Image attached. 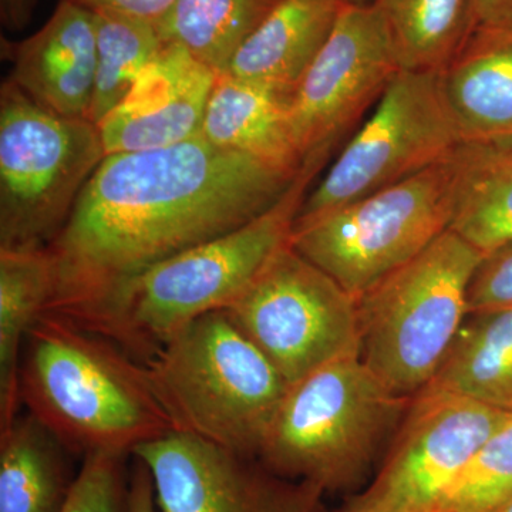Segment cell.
Masks as SVG:
<instances>
[{"label": "cell", "mask_w": 512, "mask_h": 512, "mask_svg": "<svg viewBox=\"0 0 512 512\" xmlns=\"http://www.w3.org/2000/svg\"><path fill=\"white\" fill-rule=\"evenodd\" d=\"M510 413L443 390L410 400L386 460L357 500L383 512H436Z\"/></svg>", "instance_id": "obj_11"}, {"label": "cell", "mask_w": 512, "mask_h": 512, "mask_svg": "<svg viewBox=\"0 0 512 512\" xmlns=\"http://www.w3.org/2000/svg\"><path fill=\"white\" fill-rule=\"evenodd\" d=\"M218 76L183 46L165 43L97 126L106 156L157 150L200 136Z\"/></svg>", "instance_id": "obj_14"}, {"label": "cell", "mask_w": 512, "mask_h": 512, "mask_svg": "<svg viewBox=\"0 0 512 512\" xmlns=\"http://www.w3.org/2000/svg\"><path fill=\"white\" fill-rule=\"evenodd\" d=\"M133 456L153 476L160 512H326L318 485L192 434L171 431Z\"/></svg>", "instance_id": "obj_13"}, {"label": "cell", "mask_w": 512, "mask_h": 512, "mask_svg": "<svg viewBox=\"0 0 512 512\" xmlns=\"http://www.w3.org/2000/svg\"><path fill=\"white\" fill-rule=\"evenodd\" d=\"M343 6L282 0L242 43L224 74L291 96L328 42Z\"/></svg>", "instance_id": "obj_17"}, {"label": "cell", "mask_w": 512, "mask_h": 512, "mask_svg": "<svg viewBox=\"0 0 512 512\" xmlns=\"http://www.w3.org/2000/svg\"><path fill=\"white\" fill-rule=\"evenodd\" d=\"M495 512H512V498L510 501H508L507 504H504L503 507L500 508V510H497Z\"/></svg>", "instance_id": "obj_35"}, {"label": "cell", "mask_w": 512, "mask_h": 512, "mask_svg": "<svg viewBox=\"0 0 512 512\" xmlns=\"http://www.w3.org/2000/svg\"><path fill=\"white\" fill-rule=\"evenodd\" d=\"M450 229L481 254L512 242V140L461 144Z\"/></svg>", "instance_id": "obj_21"}, {"label": "cell", "mask_w": 512, "mask_h": 512, "mask_svg": "<svg viewBox=\"0 0 512 512\" xmlns=\"http://www.w3.org/2000/svg\"><path fill=\"white\" fill-rule=\"evenodd\" d=\"M299 171L214 146L201 134L157 150L109 154L47 247L55 271L47 312L103 335L138 276L255 220Z\"/></svg>", "instance_id": "obj_1"}, {"label": "cell", "mask_w": 512, "mask_h": 512, "mask_svg": "<svg viewBox=\"0 0 512 512\" xmlns=\"http://www.w3.org/2000/svg\"><path fill=\"white\" fill-rule=\"evenodd\" d=\"M288 94L220 74L208 103L201 136L298 173L305 164L293 138Z\"/></svg>", "instance_id": "obj_18"}, {"label": "cell", "mask_w": 512, "mask_h": 512, "mask_svg": "<svg viewBox=\"0 0 512 512\" xmlns=\"http://www.w3.org/2000/svg\"><path fill=\"white\" fill-rule=\"evenodd\" d=\"M99 127L0 89V249L49 247L103 158Z\"/></svg>", "instance_id": "obj_7"}, {"label": "cell", "mask_w": 512, "mask_h": 512, "mask_svg": "<svg viewBox=\"0 0 512 512\" xmlns=\"http://www.w3.org/2000/svg\"><path fill=\"white\" fill-rule=\"evenodd\" d=\"M333 2H338L340 5L345 6H367L373 5L376 0H333Z\"/></svg>", "instance_id": "obj_34"}, {"label": "cell", "mask_w": 512, "mask_h": 512, "mask_svg": "<svg viewBox=\"0 0 512 512\" xmlns=\"http://www.w3.org/2000/svg\"><path fill=\"white\" fill-rule=\"evenodd\" d=\"M454 154L400 183L295 225L292 247L359 299L450 229Z\"/></svg>", "instance_id": "obj_8"}, {"label": "cell", "mask_w": 512, "mask_h": 512, "mask_svg": "<svg viewBox=\"0 0 512 512\" xmlns=\"http://www.w3.org/2000/svg\"><path fill=\"white\" fill-rule=\"evenodd\" d=\"M134 458L136 461L130 471L128 512H157L153 476L140 458Z\"/></svg>", "instance_id": "obj_30"}, {"label": "cell", "mask_w": 512, "mask_h": 512, "mask_svg": "<svg viewBox=\"0 0 512 512\" xmlns=\"http://www.w3.org/2000/svg\"><path fill=\"white\" fill-rule=\"evenodd\" d=\"M37 0H0V20L12 32L23 30L32 20Z\"/></svg>", "instance_id": "obj_32"}, {"label": "cell", "mask_w": 512, "mask_h": 512, "mask_svg": "<svg viewBox=\"0 0 512 512\" xmlns=\"http://www.w3.org/2000/svg\"><path fill=\"white\" fill-rule=\"evenodd\" d=\"M289 386L360 355L357 299L289 242L224 311Z\"/></svg>", "instance_id": "obj_10"}, {"label": "cell", "mask_w": 512, "mask_h": 512, "mask_svg": "<svg viewBox=\"0 0 512 512\" xmlns=\"http://www.w3.org/2000/svg\"><path fill=\"white\" fill-rule=\"evenodd\" d=\"M512 306V242L485 255L468 289V315Z\"/></svg>", "instance_id": "obj_28"}, {"label": "cell", "mask_w": 512, "mask_h": 512, "mask_svg": "<svg viewBox=\"0 0 512 512\" xmlns=\"http://www.w3.org/2000/svg\"><path fill=\"white\" fill-rule=\"evenodd\" d=\"M73 454L33 414L0 431V512H62L77 474Z\"/></svg>", "instance_id": "obj_19"}, {"label": "cell", "mask_w": 512, "mask_h": 512, "mask_svg": "<svg viewBox=\"0 0 512 512\" xmlns=\"http://www.w3.org/2000/svg\"><path fill=\"white\" fill-rule=\"evenodd\" d=\"M474 28L512 25V0H473Z\"/></svg>", "instance_id": "obj_31"}, {"label": "cell", "mask_w": 512, "mask_h": 512, "mask_svg": "<svg viewBox=\"0 0 512 512\" xmlns=\"http://www.w3.org/2000/svg\"><path fill=\"white\" fill-rule=\"evenodd\" d=\"M439 512H443V511H439Z\"/></svg>", "instance_id": "obj_36"}, {"label": "cell", "mask_w": 512, "mask_h": 512, "mask_svg": "<svg viewBox=\"0 0 512 512\" xmlns=\"http://www.w3.org/2000/svg\"><path fill=\"white\" fill-rule=\"evenodd\" d=\"M12 60L9 79L45 109L90 120L96 83L97 42L93 10L60 0L35 35L2 42Z\"/></svg>", "instance_id": "obj_15"}, {"label": "cell", "mask_w": 512, "mask_h": 512, "mask_svg": "<svg viewBox=\"0 0 512 512\" xmlns=\"http://www.w3.org/2000/svg\"><path fill=\"white\" fill-rule=\"evenodd\" d=\"M412 397L397 396L363 363L340 357L292 384L259 460L326 493L362 483Z\"/></svg>", "instance_id": "obj_5"}, {"label": "cell", "mask_w": 512, "mask_h": 512, "mask_svg": "<svg viewBox=\"0 0 512 512\" xmlns=\"http://www.w3.org/2000/svg\"><path fill=\"white\" fill-rule=\"evenodd\" d=\"M126 458L109 451L86 454L62 512H128Z\"/></svg>", "instance_id": "obj_27"}, {"label": "cell", "mask_w": 512, "mask_h": 512, "mask_svg": "<svg viewBox=\"0 0 512 512\" xmlns=\"http://www.w3.org/2000/svg\"><path fill=\"white\" fill-rule=\"evenodd\" d=\"M424 389L512 413V306L468 315Z\"/></svg>", "instance_id": "obj_22"}, {"label": "cell", "mask_w": 512, "mask_h": 512, "mask_svg": "<svg viewBox=\"0 0 512 512\" xmlns=\"http://www.w3.org/2000/svg\"><path fill=\"white\" fill-rule=\"evenodd\" d=\"M400 72L379 8L343 6L328 42L289 97V120L302 160L328 156L363 111Z\"/></svg>", "instance_id": "obj_12"}, {"label": "cell", "mask_w": 512, "mask_h": 512, "mask_svg": "<svg viewBox=\"0 0 512 512\" xmlns=\"http://www.w3.org/2000/svg\"><path fill=\"white\" fill-rule=\"evenodd\" d=\"M53 289L55 271L47 248L0 249V431L20 414L23 348L49 309Z\"/></svg>", "instance_id": "obj_20"}, {"label": "cell", "mask_w": 512, "mask_h": 512, "mask_svg": "<svg viewBox=\"0 0 512 512\" xmlns=\"http://www.w3.org/2000/svg\"><path fill=\"white\" fill-rule=\"evenodd\" d=\"M461 144L441 72L400 70L377 100L372 117L305 198L295 225L433 167Z\"/></svg>", "instance_id": "obj_9"}, {"label": "cell", "mask_w": 512, "mask_h": 512, "mask_svg": "<svg viewBox=\"0 0 512 512\" xmlns=\"http://www.w3.org/2000/svg\"><path fill=\"white\" fill-rule=\"evenodd\" d=\"M20 402L73 454L130 456L174 431L143 363L113 340L46 312L26 339Z\"/></svg>", "instance_id": "obj_2"}, {"label": "cell", "mask_w": 512, "mask_h": 512, "mask_svg": "<svg viewBox=\"0 0 512 512\" xmlns=\"http://www.w3.org/2000/svg\"><path fill=\"white\" fill-rule=\"evenodd\" d=\"M67 2L76 3L90 10H120V12L130 13V15L140 16L157 23L171 8L174 0H67Z\"/></svg>", "instance_id": "obj_29"}, {"label": "cell", "mask_w": 512, "mask_h": 512, "mask_svg": "<svg viewBox=\"0 0 512 512\" xmlns=\"http://www.w3.org/2000/svg\"><path fill=\"white\" fill-rule=\"evenodd\" d=\"M512 498V413L484 441L436 512H495Z\"/></svg>", "instance_id": "obj_26"}, {"label": "cell", "mask_w": 512, "mask_h": 512, "mask_svg": "<svg viewBox=\"0 0 512 512\" xmlns=\"http://www.w3.org/2000/svg\"><path fill=\"white\" fill-rule=\"evenodd\" d=\"M143 365L174 431L249 457L291 387L224 311L194 320Z\"/></svg>", "instance_id": "obj_4"}, {"label": "cell", "mask_w": 512, "mask_h": 512, "mask_svg": "<svg viewBox=\"0 0 512 512\" xmlns=\"http://www.w3.org/2000/svg\"><path fill=\"white\" fill-rule=\"evenodd\" d=\"M484 256L447 229L357 299L360 357L397 396H416L436 376Z\"/></svg>", "instance_id": "obj_6"}, {"label": "cell", "mask_w": 512, "mask_h": 512, "mask_svg": "<svg viewBox=\"0 0 512 512\" xmlns=\"http://www.w3.org/2000/svg\"><path fill=\"white\" fill-rule=\"evenodd\" d=\"M325 160H306L284 197L255 220L138 276L120 296L101 336L144 363L194 320L225 311L291 242L308 185Z\"/></svg>", "instance_id": "obj_3"}, {"label": "cell", "mask_w": 512, "mask_h": 512, "mask_svg": "<svg viewBox=\"0 0 512 512\" xmlns=\"http://www.w3.org/2000/svg\"><path fill=\"white\" fill-rule=\"evenodd\" d=\"M441 76L463 144L512 140V25L474 28Z\"/></svg>", "instance_id": "obj_16"}, {"label": "cell", "mask_w": 512, "mask_h": 512, "mask_svg": "<svg viewBox=\"0 0 512 512\" xmlns=\"http://www.w3.org/2000/svg\"><path fill=\"white\" fill-rule=\"evenodd\" d=\"M282 0H174L157 26L164 43L183 46L224 74L242 43Z\"/></svg>", "instance_id": "obj_24"}, {"label": "cell", "mask_w": 512, "mask_h": 512, "mask_svg": "<svg viewBox=\"0 0 512 512\" xmlns=\"http://www.w3.org/2000/svg\"><path fill=\"white\" fill-rule=\"evenodd\" d=\"M400 70L443 72L474 29L473 0H376Z\"/></svg>", "instance_id": "obj_23"}, {"label": "cell", "mask_w": 512, "mask_h": 512, "mask_svg": "<svg viewBox=\"0 0 512 512\" xmlns=\"http://www.w3.org/2000/svg\"><path fill=\"white\" fill-rule=\"evenodd\" d=\"M339 512H383L380 510H377V508L372 507V505H367L365 503H362V501L357 500V498H353L352 501L348 505H346L343 510H340Z\"/></svg>", "instance_id": "obj_33"}, {"label": "cell", "mask_w": 512, "mask_h": 512, "mask_svg": "<svg viewBox=\"0 0 512 512\" xmlns=\"http://www.w3.org/2000/svg\"><path fill=\"white\" fill-rule=\"evenodd\" d=\"M93 13L97 67L90 121L99 126L133 89L165 43L156 22L120 10Z\"/></svg>", "instance_id": "obj_25"}]
</instances>
